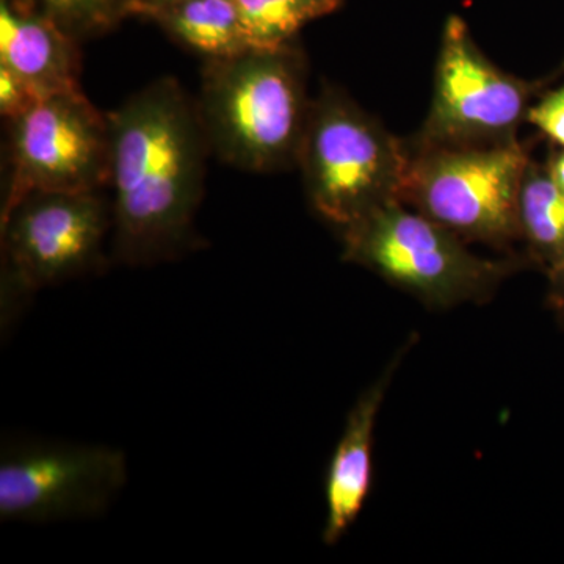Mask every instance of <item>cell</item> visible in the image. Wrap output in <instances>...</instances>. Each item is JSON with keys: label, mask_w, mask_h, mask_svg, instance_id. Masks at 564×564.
Instances as JSON below:
<instances>
[{"label": "cell", "mask_w": 564, "mask_h": 564, "mask_svg": "<svg viewBox=\"0 0 564 564\" xmlns=\"http://www.w3.org/2000/svg\"><path fill=\"white\" fill-rule=\"evenodd\" d=\"M106 117L111 259L148 267L196 250L212 154L196 102L174 77H161Z\"/></svg>", "instance_id": "6da1fadb"}, {"label": "cell", "mask_w": 564, "mask_h": 564, "mask_svg": "<svg viewBox=\"0 0 564 564\" xmlns=\"http://www.w3.org/2000/svg\"><path fill=\"white\" fill-rule=\"evenodd\" d=\"M311 101L295 43L204 62L195 99L212 154L250 173L296 166Z\"/></svg>", "instance_id": "7a4b0ae2"}, {"label": "cell", "mask_w": 564, "mask_h": 564, "mask_svg": "<svg viewBox=\"0 0 564 564\" xmlns=\"http://www.w3.org/2000/svg\"><path fill=\"white\" fill-rule=\"evenodd\" d=\"M410 144L344 91L326 85L311 101L296 166L311 206L340 229L402 195Z\"/></svg>", "instance_id": "3957f363"}, {"label": "cell", "mask_w": 564, "mask_h": 564, "mask_svg": "<svg viewBox=\"0 0 564 564\" xmlns=\"http://www.w3.org/2000/svg\"><path fill=\"white\" fill-rule=\"evenodd\" d=\"M530 158L518 139L410 144L400 202L456 236L502 243L519 234L518 203Z\"/></svg>", "instance_id": "277c9868"}, {"label": "cell", "mask_w": 564, "mask_h": 564, "mask_svg": "<svg viewBox=\"0 0 564 564\" xmlns=\"http://www.w3.org/2000/svg\"><path fill=\"white\" fill-rule=\"evenodd\" d=\"M343 232L347 261L434 304L484 295L507 270L473 254L462 237L399 199L375 207Z\"/></svg>", "instance_id": "5b68a950"}, {"label": "cell", "mask_w": 564, "mask_h": 564, "mask_svg": "<svg viewBox=\"0 0 564 564\" xmlns=\"http://www.w3.org/2000/svg\"><path fill=\"white\" fill-rule=\"evenodd\" d=\"M106 192H31L2 210L3 307L101 269L113 225Z\"/></svg>", "instance_id": "8992f818"}, {"label": "cell", "mask_w": 564, "mask_h": 564, "mask_svg": "<svg viewBox=\"0 0 564 564\" xmlns=\"http://www.w3.org/2000/svg\"><path fill=\"white\" fill-rule=\"evenodd\" d=\"M128 484V459L107 445L9 440L0 452V521L52 524L106 513Z\"/></svg>", "instance_id": "52a82bcc"}, {"label": "cell", "mask_w": 564, "mask_h": 564, "mask_svg": "<svg viewBox=\"0 0 564 564\" xmlns=\"http://www.w3.org/2000/svg\"><path fill=\"white\" fill-rule=\"evenodd\" d=\"M540 88L494 65L463 18L451 17L441 39L432 107L415 141L486 144L518 139Z\"/></svg>", "instance_id": "ba28073f"}, {"label": "cell", "mask_w": 564, "mask_h": 564, "mask_svg": "<svg viewBox=\"0 0 564 564\" xmlns=\"http://www.w3.org/2000/svg\"><path fill=\"white\" fill-rule=\"evenodd\" d=\"M109 126L79 90L47 96L9 122L2 210L31 192L107 191Z\"/></svg>", "instance_id": "9c48e42d"}, {"label": "cell", "mask_w": 564, "mask_h": 564, "mask_svg": "<svg viewBox=\"0 0 564 564\" xmlns=\"http://www.w3.org/2000/svg\"><path fill=\"white\" fill-rule=\"evenodd\" d=\"M79 43L33 0H0V66L43 98L79 90Z\"/></svg>", "instance_id": "30bf717a"}, {"label": "cell", "mask_w": 564, "mask_h": 564, "mask_svg": "<svg viewBox=\"0 0 564 564\" xmlns=\"http://www.w3.org/2000/svg\"><path fill=\"white\" fill-rule=\"evenodd\" d=\"M391 372L364 393L348 415L326 474L323 541L336 544L361 513L372 481L373 429Z\"/></svg>", "instance_id": "8fae6325"}, {"label": "cell", "mask_w": 564, "mask_h": 564, "mask_svg": "<svg viewBox=\"0 0 564 564\" xmlns=\"http://www.w3.org/2000/svg\"><path fill=\"white\" fill-rule=\"evenodd\" d=\"M166 35L202 55L220 61L252 50L234 0H172L141 14Z\"/></svg>", "instance_id": "7c38bea8"}, {"label": "cell", "mask_w": 564, "mask_h": 564, "mask_svg": "<svg viewBox=\"0 0 564 564\" xmlns=\"http://www.w3.org/2000/svg\"><path fill=\"white\" fill-rule=\"evenodd\" d=\"M519 234L549 273L564 263V195L547 169L530 159L518 203Z\"/></svg>", "instance_id": "4fadbf2b"}, {"label": "cell", "mask_w": 564, "mask_h": 564, "mask_svg": "<svg viewBox=\"0 0 564 564\" xmlns=\"http://www.w3.org/2000/svg\"><path fill=\"white\" fill-rule=\"evenodd\" d=\"M252 50L295 43L304 25L334 13L344 0H234Z\"/></svg>", "instance_id": "5bb4252c"}, {"label": "cell", "mask_w": 564, "mask_h": 564, "mask_svg": "<svg viewBox=\"0 0 564 564\" xmlns=\"http://www.w3.org/2000/svg\"><path fill=\"white\" fill-rule=\"evenodd\" d=\"M77 41L104 35L133 17L135 0H33Z\"/></svg>", "instance_id": "9a60e30c"}, {"label": "cell", "mask_w": 564, "mask_h": 564, "mask_svg": "<svg viewBox=\"0 0 564 564\" xmlns=\"http://www.w3.org/2000/svg\"><path fill=\"white\" fill-rule=\"evenodd\" d=\"M525 121L554 141L556 147L564 148V84L533 102L527 111Z\"/></svg>", "instance_id": "2e32d148"}, {"label": "cell", "mask_w": 564, "mask_h": 564, "mask_svg": "<svg viewBox=\"0 0 564 564\" xmlns=\"http://www.w3.org/2000/svg\"><path fill=\"white\" fill-rule=\"evenodd\" d=\"M43 96L17 74L0 66V115L7 121H14L32 110Z\"/></svg>", "instance_id": "e0dca14e"}, {"label": "cell", "mask_w": 564, "mask_h": 564, "mask_svg": "<svg viewBox=\"0 0 564 564\" xmlns=\"http://www.w3.org/2000/svg\"><path fill=\"white\" fill-rule=\"evenodd\" d=\"M551 276V303L555 307L556 313L564 321V263L554 272L549 273Z\"/></svg>", "instance_id": "ac0fdd59"}, {"label": "cell", "mask_w": 564, "mask_h": 564, "mask_svg": "<svg viewBox=\"0 0 564 564\" xmlns=\"http://www.w3.org/2000/svg\"><path fill=\"white\" fill-rule=\"evenodd\" d=\"M545 169H547L549 176L554 181L556 188L564 195V148H558V151L551 155L549 162L545 163Z\"/></svg>", "instance_id": "d6986e66"}, {"label": "cell", "mask_w": 564, "mask_h": 564, "mask_svg": "<svg viewBox=\"0 0 564 564\" xmlns=\"http://www.w3.org/2000/svg\"><path fill=\"white\" fill-rule=\"evenodd\" d=\"M172 2V0H135V10H133V17H141L147 13L148 10L161 7L163 3Z\"/></svg>", "instance_id": "ffe728a7"}]
</instances>
